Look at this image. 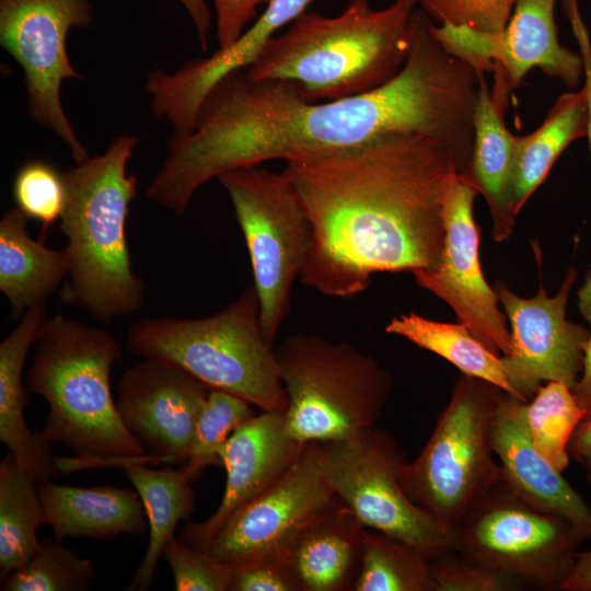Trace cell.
<instances>
[{"label":"cell","mask_w":591,"mask_h":591,"mask_svg":"<svg viewBox=\"0 0 591 591\" xmlns=\"http://www.w3.org/2000/svg\"><path fill=\"white\" fill-rule=\"evenodd\" d=\"M431 25L416 11L401 71L356 96L312 102L288 81L253 79L245 69L227 74L204 99L192 131L169 139L148 198L181 215L204 184L227 171L347 150L387 134L431 138L467 171L478 73L442 46Z\"/></svg>","instance_id":"cell-1"},{"label":"cell","mask_w":591,"mask_h":591,"mask_svg":"<svg viewBox=\"0 0 591 591\" xmlns=\"http://www.w3.org/2000/svg\"><path fill=\"white\" fill-rule=\"evenodd\" d=\"M311 225L299 280L336 298L363 292L372 274L431 268L443 247L442 197L460 173L438 141L387 134L359 147L286 162Z\"/></svg>","instance_id":"cell-2"},{"label":"cell","mask_w":591,"mask_h":591,"mask_svg":"<svg viewBox=\"0 0 591 591\" xmlns=\"http://www.w3.org/2000/svg\"><path fill=\"white\" fill-rule=\"evenodd\" d=\"M418 3L395 0L375 10L369 0H349L336 16L305 11L245 70L253 79L288 81L312 102L371 92L403 68Z\"/></svg>","instance_id":"cell-3"},{"label":"cell","mask_w":591,"mask_h":591,"mask_svg":"<svg viewBox=\"0 0 591 591\" xmlns=\"http://www.w3.org/2000/svg\"><path fill=\"white\" fill-rule=\"evenodd\" d=\"M123 356L109 332L63 315L46 317L34 343L25 385L49 412L40 432L78 455L58 459L60 472L77 464H144L142 445L123 424L111 391V370Z\"/></svg>","instance_id":"cell-4"},{"label":"cell","mask_w":591,"mask_h":591,"mask_svg":"<svg viewBox=\"0 0 591 591\" xmlns=\"http://www.w3.org/2000/svg\"><path fill=\"white\" fill-rule=\"evenodd\" d=\"M138 138L115 137L103 153L63 172L67 202L60 230L69 271L60 298L103 325L139 311L143 280L132 270L126 225L138 179L127 164Z\"/></svg>","instance_id":"cell-5"},{"label":"cell","mask_w":591,"mask_h":591,"mask_svg":"<svg viewBox=\"0 0 591 591\" xmlns=\"http://www.w3.org/2000/svg\"><path fill=\"white\" fill-rule=\"evenodd\" d=\"M126 346L141 359L167 363L208 389L236 395L262 410L287 409L274 347L262 332L254 287L211 316L140 320L130 326Z\"/></svg>","instance_id":"cell-6"},{"label":"cell","mask_w":591,"mask_h":591,"mask_svg":"<svg viewBox=\"0 0 591 591\" xmlns=\"http://www.w3.org/2000/svg\"><path fill=\"white\" fill-rule=\"evenodd\" d=\"M288 405L286 431L298 442H335L375 426L392 375L345 341L298 332L274 347Z\"/></svg>","instance_id":"cell-7"},{"label":"cell","mask_w":591,"mask_h":591,"mask_svg":"<svg viewBox=\"0 0 591 591\" xmlns=\"http://www.w3.org/2000/svg\"><path fill=\"white\" fill-rule=\"evenodd\" d=\"M503 393L489 382L462 374L428 442L401 468L399 480L408 498L449 533L501 478L491 429Z\"/></svg>","instance_id":"cell-8"},{"label":"cell","mask_w":591,"mask_h":591,"mask_svg":"<svg viewBox=\"0 0 591 591\" xmlns=\"http://www.w3.org/2000/svg\"><path fill=\"white\" fill-rule=\"evenodd\" d=\"M217 178L229 194L245 239L262 332L274 347L310 250V221L282 172L255 165L227 171Z\"/></svg>","instance_id":"cell-9"},{"label":"cell","mask_w":591,"mask_h":591,"mask_svg":"<svg viewBox=\"0 0 591 591\" xmlns=\"http://www.w3.org/2000/svg\"><path fill=\"white\" fill-rule=\"evenodd\" d=\"M452 548L524 581L560 590L584 536L568 519L518 496L500 478L452 530Z\"/></svg>","instance_id":"cell-10"},{"label":"cell","mask_w":591,"mask_h":591,"mask_svg":"<svg viewBox=\"0 0 591 591\" xmlns=\"http://www.w3.org/2000/svg\"><path fill=\"white\" fill-rule=\"evenodd\" d=\"M323 468L335 496L361 524L427 554L452 548V536L404 491L407 461L394 438L376 426L341 441L323 442Z\"/></svg>","instance_id":"cell-11"},{"label":"cell","mask_w":591,"mask_h":591,"mask_svg":"<svg viewBox=\"0 0 591 591\" xmlns=\"http://www.w3.org/2000/svg\"><path fill=\"white\" fill-rule=\"evenodd\" d=\"M92 21L89 0H0V43L24 72L30 114L69 147L76 164L90 157L63 111L60 91L63 80L82 79L69 60L68 33Z\"/></svg>","instance_id":"cell-12"},{"label":"cell","mask_w":591,"mask_h":591,"mask_svg":"<svg viewBox=\"0 0 591 591\" xmlns=\"http://www.w3.org/2000/svg\"><path fill=\"white\" fill-rule=\"evenodd\" d=\"M323 445L304 443L291 466L235 510L204 551L234 569L288 549L300 531L336 498L324 474Z\"/></svg>","instance_id":"cell-13"},{"label":"cell","mask_w":591,"mask_h":591,"mask_svg":"<svg viewBox=\"0 0 591 591\" xmlns=\"http://www.w3.org/2000/svg\"><path fill=\"white\" fill-rule=\"evenodd\" d=\"M479 194L472 179L455 173L443 197V247L437 263L414 275L416 283L445 303L472 334L501 356L511 351L507 317L483 274L479 259V228L474 219V201Z\"/></svg>","instance_id":"cell-14"},{"label":"cell","mask_w":591,"mask_h":591,"mask_svg":"<svg viewBox=\"0 0 591 591\" xmlns=\"http://www.w3.org/2000/svg\"><path fill=\"white\" fill-rule=\"evenodd\" d=\"M575 279L571 266L554 297L542 283L532 298L517 296L501 280L493 287L511 327V351L501 356L505 371L513 396L525 403L543 382H561L572 390L581 375L591 332L566 317Z\"/></svg>","instance_id":"cell-15"},{"label":"cell","mask_w":591,"mask_h":591,"mask_svg":"<svg viewBox=\"0 0 591 591\" xmlns=\"http://www.w3.org/2000/svg\"><path fill=\"white\" fill-rule=\"evenodd\" d=\"M209 391L161 361L142 359L123 371L116 407L125 427L142 445L147 463L187 461Z\"/></svg>","instance_id":"cell-16"},{"label":"cell","mask_w":591,"mask_h":591,"mask_svg":"<svg viewBox=\"0 0 591 591\" xmlns=\"http://www.w3.org/2000/svg\"><path fill=\"white\" fill-rule=\"evenodd\" d=\"M313 1L268 0L258 19L231 45L211 56L189 60L174 72H150L146 89L152 115L169 121L173 136L190 132L212 86L227 74L251 67L277 32L304 13Z\"/></svg>","instance_id":"cell-17"},{"label":"cell","mask_w":591,"mask_h":591,"mask_svg":"<svg viewBox=\"0 0 591 591\" xmlns=\"http://www.w3.org/2000/svg\"><path fill=\"white\" fill-rule=\"evenodd\" d=\"M303 445L287 433L283 413L262 410L239 427L218 452L227 472L220 505L206 521L186 522L178 541L204 551L235 510L258 497L291 466Z\"/></svg>","instance_id":"cell-18"},{"label":"cell","mask_w":591,"mask_h":591,"mask_svg":"<svg viewBox=\"0 0 591 591\" xmlns=\"http://www.w3.org/2000/svg\"><path fill=\"white\" fill-rule=\"evenodd\" d=\"M556 0H518L503 32L485 35L486 59L494 73L491 95L506 109L511 89L538 68L546 76L576 89L583 77L579 54L563 46L554 18Z\"/></svg>","instance_id":"cell-19"},{"label":"cell","mask_w":591,"mask_h":591,"mask_svg":"<svg viewBox=\"0 0 591 591\" xmlns=\"http://www.w3.org/2000/svg\"><path fill=\"white\" fill-rule=\"evenodd\" d=\"M525 402L503 393L491 429L501 478L529 503L571 521L591 541V507L533 445L523 420Z\"/></svg>","instance_id":"cell-20"},{"label":"cell","mask_w":591,"mask_h":591,"mask_svg":"<svg viewBox=\"0 0 591 591\" xmlns=\"http://www.w3.org/2000/svg\"><path fill=\"white\" fill-rule=\"evenodd\" d=\"M46 317L45 303L28 308L0 344V440L37 486L60 472L50 443L32 432L24 418L28 391L23 383V367Z\"/></svg>","instance_id":"cell-21"},{"label":"cell","mask_w":591,"mask_h":591,"mask_svg":"<svg viewBox=\"0 0 591 591\" xmlns=\"http://www.w3.org/2000/svg\"><path fill=\"white\" fill-rule=\"evenodd\" d=\"M364 529L337 497L310 521L288 548L301 591L354 590Z\"/></svg>","instance_id":"cell-22"},{"label":"cell","mask_w":591,"mask_h":591,"mask_svg":"<svg viewBox=\"0 0 591 591\" xmlns=\"http://www.w3.org/2000/svg\"><path fill=\"white\" fill-rule=\"evenodd\" d=\"M46 523L57 541L140 535L148 520L136 490L111 485L77 487L50 482L37 486Z\"/></svg>","instance_id":"cell-23"},{"label":"cell","mask_w":591,"mask_h":591,"mask_svg":"<svg viewBox=\"0 0 591 591\" xmlns=\"http://www.w3.org/2000/svg\"><path fill=\"white\" fill-rule=\"evenodd\" d=\"M28 220L16 206L0 220V290L15 320L28 308L45 303L69 271L63 250L48 248L28 235Z\"/></svg>","instance_id":"cell-24"},{"label":"cell","mask_w":591,"mask_h":591,"mask_svg":"<svg viewBox=\"0 0 591 591\" xmlns=\"http://www.w3.org/2000/svg\"><path fill=\"white\" fill-rule=\"evenodd\" d=\"M479 93L474 114V144L468 177L486 199L493 218V236L508 239L517 216L509 200L514 135L503 123L505 112L495 103L485 73L477 72Z\"/></svg>","instance_id":"cell-25"},{"label":"cell","mask_w":591,"mask_h":591,"mask_svg":"<svg viewBox=\"0 0 591 591\" xmlns=\"http://www.w3.org/2000/svg\"><path fill=\"white\" fill-rule=\"evenodd\" d=\"M587 99L582 88L560 95L534 131L514 136L509 200L515 216L544 182L563 151L576 139L587 136Z\"/></svg>","instance_id":"cell-26"},{"label":"cell","mask_w":591,"mask_h":591,"mask_svg":"<svg viewBox=\"0 0 591 591\" xmlns=\"http://www.w3.org/2000/svg\"><path fill=\"white\" fill-rule=\"evenodd\" d=\"M123 467L142 501L150 531L147 553L125 590L146 591L153 583L166 545L175 537L176 526L194 510V480L184 466L154 470L131 463Z\"/></svg>","instance_id":"cell-27"},{"label":"cell","mask_w":591,"mask_h":591,"mask_svg":"<svg viewBox=\"0 0 591 591\" xmlns=\"http://www.w3.org/2000/svg\"><path fill=\"white\" fill-rule=\"evenodd\" d=\"M385 332L442 357L462 374L489 382L513 396L501 356L476 338L466 324L438 322L410 312L393 317Z\"/></svg>","instance_id":"cell-28"},{"label":"cell","mask_w":591,"mask_h":591,"mask_svg":"<svg viewBox=\"0 0 591 591\" xmlns=\"http://www.w3.org/2000/svg\"><path fill=\"white\" fill-rule=\"evenodd\" d=\"M46 523L37 484L8 452L0 463V577L22 567L39 549L37 529Z\"/></svg>","instance_id":"cell-29"},{"label":"cell","mask_w":591,"mask_h":591,"mask_svg":"<svg viewBox=\"0 0 591 591\" xmlns=\"http://www.w3.org/2000/svg\"><path fill=\"white\" fill-rule=\"evenodd\" d=\"M355 591H430L429 554L384 533L364 529Z\"/></svg>","instance_id":"cell-30"},{"label":"cell","mask_w":591,"mask_h":591,"mask_svg":"<svg viewBox=\"0 0 591 591\" xmlns=\"http://www.w3.org/2000/svg\"><path fill=\"white\" fill-rule=\"evenodd\" d=\"M584 415L572 390L556 381L542 384L523 404V420L533 445L561 473L570 461L569 441Z\"/></svg>","instance_id":"cell-31"},{"label":"cell","mask_w":591,"mask_h":591,"mask_svg":"<svg viewBox=\"0 0 591 591\" xmlns=\"http://www.w3.org/2000/svg\"><path fill=\"white\" fill-rule=\"evenodd\" d=\"M96 579L90 559L59 541L44 540L22 567L1 581L2 591H86Z\"/></svg>","instance_id":"cell-32"},{"label":"cell","mask_w":591,"mask_h":591,"mask_svg":"<svg viewBox=\"0 0 591 591\" xmlns=\"http://www.w3.org/2000/svg\"><path fill=\"white\" fill-rule=\"evenodd\" d=\"M245 399L220 390H210L198 417L184 468L196 480L209 465H221L218 452L230 436L255 416Z\"/></svg>","instance_id":"cell-33"},{"label":"cell","mask_w":591,"mask_h":591,"mask_svg":"<svg viewBox=\"0 0 591 591\" xmlns=\"http://www.w3.org/2000/svg\"><path fill=\"white\" fill-rule=\"evenodd\" d=\"M15 206L28 218L40 222L45 232L60 220L67 202L63 172L44 160L24 163L13 181Z\"/></svg>","instance_id":"cell-34"},{"label":"cell","mask_w":591,"mask_h":591,"mask_svg":"<svg viewBox=\"0 0 591 591\" xmlns=\"http://www.w3.org/2000/svg\"><path fill=\"white\" fill-rule=\"evenodd\" d=\"M430 591H521V579L477 561L454 548L429 555Z\"/></svg>","instance_id":"cell-35"},{"label":"cell","mask_w":591,"mask_h":591,"mask_svg":"<svg viewBox=\"0 0 591 591\" xmlns=\"http://www.w3.org/2000/svg\"><path fill=\"white\" fill-rule=\"evenodd\" d=\"M163 557L169 564L176 591H229L234 569L209 553L186 545L175 536Z\"/></svg>","instance_id":"cell-36"},{"label":"cell","mask_w":591,"mask_h":591,"mask_svg":"<svg viewBox=\"0 0 591 591\" xmlns=\"http://www.w3.org/2000/svg\"><path fill=\"white\" fill-rule=\"evenodd\" d=\"M518 0H420L422 10L439 24L467 26L497 34L505 31Z\"/></svg>","instance_id":"cell-37"},{"label":"cell","mask_w":591,"mask_h":591,"mask_svg":"<svg viewBox=\"0 0 591 591\" xmlns=\"http://www.w3.org/2000/svg\"><path fill=\"white\" fill-rule=\"evenodd\" d=\"M229 591H301L288 549L234 568Z\"/></svg>","instance_id":"cell-38"},{"label":"cell","mask_w":591,"mask_h":591,"mask_svg":"<svg viewBox=\"0 0 591 591\" xmlns=\"http://www.w3.org/2000/svg\"><path fill=\"white\" fill-rule=\"evenodd\" d=\"M216 12V37L219 48L235 42L268 0H211Z\"/></svg>","instance_id":"cell-39"},{"label":"cell","mask_w":591,"mask_h":591,"mask_svg":"<svg viewBox=\"0 0 591 591\" xmlns=\"http://www.w3.org/2000/svg\"><path fill=\"white\" fill-rule=\"evenodd\" d=\"M573 35L579 45L580 55L583 61V76L584 84L583 89L587 99L588 108V124H587V137L589 140V147L591 151V42L586 24L582 18L573 20L571 23Z\"/></svg>","instance_id":"cell-40"},{"label":"cell","mask_w":591,"mask_h":591,"mask_svg":"<svg viewBox=\"0 0 591 591\" xmlns=\"http://www.w3.org/2000/svg\"><path fill=\"white\" fill-rule=\"evenodd\" d=\"M189 15L202 51L209 46L211 12L208 0H178Z\"/></svg>","instance_id":"cell-41"},{"label":"cell","mask_w":591,"mask_h":591,"mask_svg":"<svg viewBox=\"0 0 591 591\" xmlns=\"http://www.w3.org/2000/svg\"><path fill=\"white\" fill-rule=\"evenodd\" d=\"M560 591H591V551L579 552Z\"/></svg>","instance_id":"cell-42"},{"label":"cell","mask_w":591,"mask_h":591,"mask_svg":"<svg viewBox=\"0 0 591 591\" xmlns=\"http://www.w3.org/2000/svg\"><path fill=\"white\" fill-rule=\"evenodd\" d=\"M568 454L583 464L591 461V415L584 416L576 427L568 444Z\"/></svg>","instance_id":"cell-43"},{"label":"cell","mask_w":591,"mask_h":591,"mask_svg":"<svg viewBox=\"0 0 591 591\" xmlns=\"http://www.w3.org/2000/svg\"><path fill=\"white\" fill-rule=\"evenodd\" d=\"M572 393L579 405L591 415V337L587 344L581 375L572 389Z\"/></svg>","instance_id":"cell-44"},{"label":"cell","mask_w":591,"mask_h":591,"mask_svg":"<svg viewBox=\"0 0 591 591\" xmlns=\"http://www.w3.org/2000/svg\"><path fill=\"white\" fill-rule=\"evenodd\" d=\"M564 9L569 21L580 16L578 0H564Z\"/></svg>","instance_id":"cell-45"},{"label":"cell","mask_w":591,"mask_h":591,"mask_svg":"<svg viewBox=\"0 0 591 591\" xmlns=\"http://www.w3.org/2000/svg\"><path fill=\"white\" fill-rule=\"evenodd\" d=\"M586 465H587V479L591 486V461L586 463Z\"/></svg>","instance_id":"cell-46"}]
</instances>
